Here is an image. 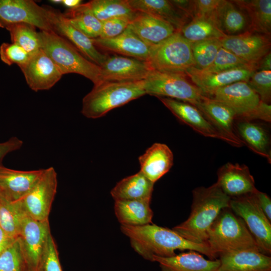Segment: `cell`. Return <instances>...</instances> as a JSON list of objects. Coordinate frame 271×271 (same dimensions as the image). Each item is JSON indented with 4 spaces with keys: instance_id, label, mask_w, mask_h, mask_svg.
<instances>
[{
    "instance_id": "3957f363",
    "label": "cell",
    "mask_w": 271,
    "mask_h": 271,
    "mask_svg": "<svg viewBox=\"0 0 271 271\" xmlns=\"http://www.w3.org/2000/svg\"><path fill=\"white\" fill-rule=\"evenodd\" d=\"M40 48L55 63L63 75L80 74L94 85L101 82L100 67L80 54L67 39L53 31L38 32Z\"/></svg>"
},
{
    "instance_id": "d4e9b609",
    "label": "cell",
    "mask_w": 271,
    "mask_h": 271,
    "mask_svg": "<svg viewBox=\"0 0 271 271\" xmlns=\"http://www.w3.org/2000/svg\"><path fill=\"white\" fill-rule=\"evenodd\" d=\"M141 172L155 183L169 171L173 165L172 151L165 144L155 143L139 158Z\"/></svg>"
},
{
    "instance_id": "db71d44e",
    "label": "cell",
    "mask_w": 271,
    "mask_h": 271,
    "mask_svg": "<svg viewBox=\"0 0 271 271\" xmlns=\"http://www.w3.org/2000/svg\"><path fill=\"white\" fill-rule=\"evenodd\" d=\"M1 191H0V197H1Z\"/></svg>"
},
{
    "instance_id": "4dcf8cb0",
    "label": "cell",
    "mask_w": 271,
    "mask_h": 271,
    "mask_svg": "<svg viewBox=\"0 0 271 271\" xmlns=\"http://www.w3.org/2000/svg\"><path fill=\"white\" fill-rule=\"evenodd\" d=\"M150 202L143 200H115V214L121 225L141 226L150 224L153 216Z\"/></svg>"
},
{
    "instance_id": "f35d334b",
    "label": "cell",
    "mask_w": 271,
    "mask_h": 271,
    "mask_svg": "<svg viewBox=\"0 0 271 271\" xmlns=\"http://www.w3.org/2000/svg\"><path fill=\"white\" fill-rule=\"evenodd\" d=\"M195 68L203 70L213 62L219 49L221 39H212L191 43Z\"/></svg>"
},
{
    "instance_id": "8992f818",
    "label": "cell",
    "mask_w": 271,
    "mask_h": 271,
    "mask_svg": "<svg viewBox=\"0 0 271 271\" xmlns=\"http://www.w3.org/2000/svg\"><path fill=\"white\" fill-rule=\"evenodd\" d=\"M206 96L227 105L236 118L271 121L270 104L262 101L247 82L239 81L218 88Z\"/></svg>"
},
{
    "instance_id": "8d00e7d4",
    "label": "cell",
    "mask_w": 271,
    "mask_h": 271,
    "mask_svg": "<svg viewBox=\"0 0 271 271\" xmlns=\"http://www.w3.org/2000/svg\"><path fill=\"white\" fill-rule=\"evenodd\" d=\"M2 28L9 32L12 43L21 46L31 56L41 49L38 32L35 27L26 23H16Z\"/></svg>"
},
{
    "instance_id": "f1b7e54d",
    "label": "cell",
    "mask_w": 271,
    "mask_h": 271,
    "mask_svg": "<svg viewBox=\"0 0 271 271\" xmlns=\"http://www.w3.org/2000/svg\"><path fill=\"white\" fill-rule=\"evenodd\" d=\"M154 183L141 172L127 177L118 182L110 192L115 200H143L150 201Z\"/></svg>"
},
{
    "instance_id": "74e56055",
    "label": "cell",
    "mask_w": 271,
    "mask_h": 271,
    "mask_svg": "<svg viewBox=\"0 0 271 271\" xmlns=\"http://www.w3.org/2000/svg\"><path fill=\"white\" fill-rule=\"evenodd\" d=\"M28 263L20 237L0 254V271H28Z\"/></svg>"
},
{
    "instance_id": "c3c4849f",
    "label": "cell",
    "mask_w": 271,
    "mask_h": 271,
    "mask_svg": "<svg viewBox=\"0 0 271 271\" xmlns=\"http://www.w3.org/2000/svg\"><path fill=\"white\" fill-rule=\"evenodd\" d=\"M271 54L270 52L265 55L259 62L256 71H270Z\"/></svg>"
},
{
    "instance_id": "4316f807",
    "label": "cell",
    "mask_w": 271,
    "mask_h": 271,
    "mask_svg": "<svg viewBox=\"0 0 271 271\" xmlns=\"http://www.w3.org/2000/svg\"><path fill=\"white\" fill-rule=\"evenodd\" d=\"M127 2L134 11L162 19L172 25L178 31L188 23L189 18L170 1L127 0Z\"/></svg>"
},
{
    "instance_id": "bcb514c9",
    "label": "cell",
    "mask_w": 271,
    "mask_h": 271,
    "mask_svg": "<svg viewBox=\"0 0 271 271\" xmlns=\"http://www.w3.org/2000/svg\"><path fill=\"white\" fill-rule=\"evenodd\" d=\"M23 144V141L16 137L5 142L0 143V166L3 165V159L8 154L20 149Z\"/></svg>"
},
{
    "instance_id": "e0dca14e",
    "label": "cell",
    "mask_w": 271,
    "mask_h": 271,
    "mask_svg": "<svg viewBox=\"0 0 271 271\" xmlns=\"http://www.w3.org/2000/svg\"><path fill=\"white\" fill-rule=\"evenodd\" d=\"M157 97L177 118L195 131L206 137L223 140L230 145L229 141L195 106L171 98Z\"/></svg>"
},
{
    "instance_id": "ab89813d",
    "label": "cell",
    "mask_w": 271,
    "mask_h": 271,
    "mask_svg": "<svg viewBox=\"0 0 271 271\" xmlns=\"http://www.w3.org/2000/svg\"><path fill=\"white\" fill-rule=\"evenodd\" d=\"M249 66L252 65L221 47L212 64L207 69L202 71L208 73H216Z\"/></svg>"
},
{
    "instance_id": "7a4b0ae2",
    "label": "cell",
    "mask_w": 271,
    "mask_h": 271,
    "mask_svg": "<svg viewBox=\"0 0 271 271\" xmlns=\"http://www.w3.org/2000/svg\"><path fill=\"white\" fill-rule=\"evenodd\" d=\"M191 211L188 219L172 229L185 239L198 244H207L208 231L220 212L229 207L231 198L216 182L192 191Z\"/></svg>"
},
{
    "instance_id": "1f68e13d",
    "label": "cell",
    "mask_w": 271,
    "mask_h": 271,
    "mask_svg": "<svg viewBox=\"0 0 271 271\" xmlns=\"http://www.w3.org/2000/svg\"><path fill=\"white\" fill-rule=\"evenodd\" d=\"M232 2L242 11L246 12L250 21L248 31L270 35V0H236Z\"/></svg>"
},
{
    "instance_id": "d6a6232c",
    "label": "cell",
    "mask_w": 271,
    "mask_h": 271,
    "mask_svg": "<svg viewBox=\"0 0 271 271\" xmlns=\"http://www.w3.org/2000/svg\"><path fill=\"white\" fill-rule=\"evenodd\" d=\"M63 15L72 26L89 38L99 37L101 22L94 16L87 3L69 9Z\"/></svg>"
},
{
    "instance_id": "9c48e42d",
    "label": "cell",
    "mask_w": 271,
    "mask_h": 271,
    "mask_svg": "<svg viewBox=\"0 0 271 271\" xmlns=\"http://www.w3.org/2000/svg\"><path fill=\"white\" fill-rule=\"evenodd\" d=\"M229 208L244 222L259 251L271 253V224L260 208L254 193L231 198Z\"/></svg>"
},
{
    "instance_id": "5bb4252c",
    "label": "cell",
    "mask_w": 271,
    "mask_h": 271,
    "mask_svg": "<svg viewBox=\"0 0 271 271\" xmlns=\"http://www.w3.org/2000/svg\"><path fill=\"white\" fill-rule=\"evenodd\" d=\"M100 67L101 82L142 81L152 70L146 61L118 55L108 56Z\"/></svg>"
},
{
    "instance_id": "603a6c76",
    "label": "cell",
    "mask_w": 271,
    "mask_h": 271,
    "mask_svg": "<svg viewBox=\"0 0 271 271\" xmlns=\"http://www.w3.org/2000/svg\"><path fill=\"white\" fill-rule=\"evenodd\" d=\"M96 47L114 52L123 56L147 61L151 47L127 28L118 36L109 39H92Z\"/></svg>"
},
{
    "instance_id": "d590c367",
    "label": "cell",
    "mask_w": 271,
    "mask_h": 271,
    "mask_svg": "<svg viewBox=\"0 0 271 271\" xmlns=\"http://www.w3.org/2000/svg\"><path fill=\"white\" fill-rule=\"evenodd\" d=\"M25 213L20 201H9L1 194L0 227L9 237L14 239L19 237L21 222Z\"/></svg>"
},
{
    "instance_id": "f907efd6",
    "label": "cell",
    "mask_w": 271,
    "mask_h": 271,
    "mask_svg": "<svg viewBox=\"0 0 271 271\" xmlns=\"http://www.w3.org/2000/svg\"><path fill=\"white\" fill-rule=\"evenodd\" d=\"M82 4L81 0H62V4L69 9L75 8Z\"/></svg>"
},
{
    "instance_id": "9a60e30c",
    "label": "cell",
    "mask_w": 271,
    "mask_h": 271,
    "mask_svg": "<svg viewBox=\"0 0 271 271\" xmlns=\"http://www.w3.org/2000/svg\"><path fill=\"white\" fill-rule=\"evenodd\" d=\"M49 19L54 32L66 38L86 58L101 66L108 55L100 52L94 45L92 39L72 26L58 10L47 7Z\"/></svg>"
},
{
    "instance_id": "ffe728a7",
    "label": "cell",
    "mask_w": 271,
    "mask_h": 271,
    "mask_svg": "<svg viewBox=\"0 0 271 271\" xmlns=\"http://www.w3.org/2000/svg\"><path fill=\"white\" fill-rule=\"evenodd\" d=\"M196 107L229 141L231 145L243 146L235 129V114L229 107L205 95Z\"/></svg>"
},
{
    "instance_id": "ee69618b",
    "label": "cell",
    "mask_w": 271,
    "mask_h": 271,
    "mask_svg": "<svg viewBox=\"0 0 271 271\" xmlns=\"http://www.w3.org/2000/svg\"><path fill=\"white\" fill-rule=\"evenodd\" d=\"M130 21L124 18H114L101 22V29L98 38L109 39L122 33L128 27Z\"/></svg>"
},
{
    "instance_id": "ba28073f",
    "label": "cell",
    "mask_w": 271,
    "mask_h": 271,
    "mask_svg": "<svg viewBox=\"0 0 271 271\" xmlns=\"http://www.w3.org/2000/svg\"><path fill=\"white\" fill-rule=\"evenodd\" d=\"M186 74L152 69L143 80L146 94L165 97L189 103L195 107L204 95L190 82Z\"/></svg>"
},
{
    "instance_id": "681fc988",
    "label": "cell",
    "mask_w": 271,
    "mask_h": 271,
    "mask_svg": "<svg viewBox=\"0 0 271 271\" xmlns=\"http://www.w3.org/2000/svg\"><path fill=\"white\" fill-rule=\"evenodd\" d=\"M9 237L0 227V254L15 240Z\"/></svg>"
},
{
    "instance_id": "7dc6e473",
    "label": "cell",
    "mask_w": 271,
    "mask_h": 271,
    "mask_svg": "<svg viewBox=\"0 0 271 271\" xmlns=\"http://www.w3.org/2000/svg\"><path fill=\"white\" fill-rule=\"evenodd\" d=\"M258 203L267 219L271 221V200L265 193L257 189L254 192Z\"/></svg>"
},
{
    "instance_id": "277c9868",
    "label": "cell",
    "mask_w": 271,
    "mask_h": 271,
    "mask_svg": "<svg viewBox=\"0 0 271 271\" xmlns=\"http://www.w3.org/2000/svg\"><path fill=\"white\" fill-rule=\"evenodd\" d=\"M146 94L143 80L103 81L94 85L83 98L81 112L88 118H97L111 110Z\"/></svg>"
},
{
    "instance_id": "e575fe53",
    "label": "cell",
    "mask_w": 271,
    "mask_h": 271,
    "mask_svg": "<svg viewBox=\"0 0 271 271\" xmlns=\"http://www.w3.org/2000/svg\"><path fill=\"white\" fill-rule=\"evenodd\" d=\"M87 4L101 22L114 18L127 19L131 21L138 12L130 7L127 0H92Z\"/></svg>"
},
{
    "instance_id": "8fae6325",
    "label": "cell",
    "mask_w": 271,
    "mask_h": 271,
    "mask_svg": "<svg viewBox=\"0 0 271 271\" xmlns=\"http://www.w3.org/2000/svg\"><path fill=\"white\" fill-rule=\"evenodd\" d=\"M16 23L53 31L47 7L40 6L31 0H0V27Z\"/></svg>"
},
{
    "instance_id": "f546056e",
    "label": "cell",
    "mask_w": 271,
    "mask_h": 271,
    "mask_svg": "<svg viewBox=\"0 0 271 271\" xmlns=\"http://www.w3.org/2000/svg\"><path fill=\"white\" fill-rule=\"evenodd\" d=\"M213 16L218 27L226 36L236 35L248 30L247 16L232 1L222 0Z\"/></svg>"
},
{
    "instance_id": "44dd1931",
    "label": "cell",
    "mask_w": 271,
    "mask_h": 271,
    "mask_svg": "<svg viewBox=\"0 0 271 271\" xmlns=\"http://www.w3.org/2000/svg\"><path fill=\"white\" fill-rule=\"evenodd\" d=\"M44 169L20 171L0 166V191L11 201L21 200L40 178Z\"/></svg>"
},
{
    "instance_id": "2e32d148",
    "label": "cell",
    "mask_w": 271,
    "mask_h": 271,
    "mask_svg": "<svg viewBox=\"0 0 271 271\" xmlns=\"http://www.w3.org/2000/svg\"><path fill=\"white\" fill-rule=\"evenodd\" d=\"M49 220H35L26 213L22 218L19 237L29 265L38 268L50 233Z\"/></svg>"
},
{
    "instance_id": "484cf974",
    "label": "cell",
    "mask_w": 271,
    "mask_h": 271,
    "mask_svg": "<svg viewBox=\"0 0 271 271\" xmlns=\"http://www.w3.org/2000/svg\"><path fill=\"white\" fill-rule=\"evenodd\" d=\"M161 271H217L218 259H206L200 253L189 250L169 257L154 256Z\"/></svg>"
},
{
    "instance_id": "f5cc1de1",
    "label": "cell",
    "mask_w": 271,
    "mask_h": 271,
    "mask_svg": "<svg viewBox=\"0 0 271 271\" xmlns=\"http://www.w3.org/2000/svg\"><path fill=\"white\" fill-rule=\"evenodd\" d=\"M50 2L55 4H60L62 3V0H51Z\"/></svg>"
},
{
    "instance_id": "b9f144b4",
    "label": "cell",
    "mask_w": 271,
    "mask_h": 271,
    "mask_svg": "<svg viewBox=\"0 0 271 271\" xmlns=\"http://www.w3.org/2000/svg\"><path fill=\"white\" fill-rule=\"evenodd\" d=\"M38 268L39 271H62L57 248L51 233L44 246Z\"/></svg>"
},
{
    "instance_id": "836d02e7",
    "label": "cell",
    "mask_w": 271,
    "mask_h": 271,
    "mask_svg": "<svg viewBox=\"0 0 271 271\" xmlns=\"http://www.w3.org/2000/svg\"><path fill=\"white\" fill-rule=\"evenodd\" d=\"M179 32L191 43L212 39H221L226 36L218 27L213 16L193 18Z\"/></svg>"
},
{
    "instance_id": "816d5d0a",
    "label": "cell",
    "mask_w": 271,
    "mask_h": 271,
    "mask_svg": "<svg viewBox=\"0 0 271 271\" xmlns=\"http://www.w3.org/2000/svg\"><path fill=\"white\" fill-rule=\"evenodd\" d=\"M28 271H39V269L38 268L33 267L28 264Z\"/></svg>"
},
{
    "instance_id": "7402d4cb",
    "label": "cell",
    "mask_w": 271,
    "mask_h": 271,
    "mask_svg": "<svg viewBox=\"0 0 271 271\" xmlns=\"http://www.w3.org/2000/svg\"><path fill=\"white\" fill-rule=\"evenodd\" d=\"M127 28L150 47L159 44L178 31L165 20L139 12L130 22Z\"/></svg>"
},
{
    "instance_id": "4fadbf2b",
    "label": "cell",
    "mask_w": 271,
    "mask_h": 271,
    "mask_svg": "<svg viewBox=\"0 0 271 271\" xmlns=\"http://www.w3.org/2000/svg\"><path fill=\"white\" fill-rule=\"evenodd\" d=\"M29 87L35 91L48 90L63 74L53 60L40 49L20 67Z\"/></svg>"
},
{
    "instance_id": "60d3db41",
    "label": "cell",
    "mask_w": 271,
    "mask_h": 271,
    "mask_svg": "<svg viewBox=\"0 0 271 271\" xmlns=\"http://www.w3.org/2000/svg\"><path fill=\"white\" fill-rule=\"evenodd\" d=\"M247 83L262 101L269 104L271 99V71H255Z\"/></svg>"
},
{
    "instance_id": "f6af8a7d",
    "label": "cell",
    "mask_w": 271,
    "mask_h": 271,
    "mask_svg": "<svg viewBox=\"0 0 271 271\" xmlns=\"http://www.w3.org/2000/svg\"><path fill=\"white\" fill-rule=\"evenodd\" d=\"M222 0L192 1V18L212 16Z\"/></svg>"
},
{
    "instance_id": "5b68a950",
    "label": "cell",
    "mask_w": 271,
    "mask_h": 271,
    "mask_svg": "<svg viewBox=\"0 0 271 271\" xmlns=\"http://www.w3.org/2000/svg\"><path fill=\"white\" fill-rule=\"evenodd\" d=\"M207 243L217 257L221 254L235 251H259L243 220L229 207L223 209L211 225Z\"/></svg>"
},
{
    "instance_id": "7bdbcfd3",
    "label": "cell",
    "mask_w": 271,
    "mask_h": 271,
    "mask_svg": "<svg viewBox=\"0 0 271 271\" xmlns=\"http://www.w3.org/2000/svg\"><path fill=\"white\" fill-rule=\"evenodd\" d=\"M31 55L19 45L11 43H3L0 46L1 60L9 66L14 64L20 68L27 63Z\"/></svg>"
},
{
    "instance_id": "d6986e66",
    "label": "cell",
    "mask_w": 271,
    "mask_h": 271,
    "mask_svg": "<svg viewBox=\"0 0 271 271\" xmlns=\"http://www.w3.org/2000/svg\"><path fill=\"white\" fill-rule=\"evenodd\" d=\"M217 174L216 183L231 198L253 193L257 190L254 178L245 165L227 163L218 170Z\"/></svg>"
},
{
    "instance_id": "cb8c5ba5",
    "label": "cell",
    "mask_w": 271,
    "mask_h": 271,
    "mask_svg": "<svg viewBox=\"0 0 271 271\" xmlns=\"http://www.w3.org/2000/svg\"><path fill=\"white\" fill-rule=\"evenodd\" d=\"M219 257L217 271H271V257L258 251H231Z\"/></svg>"
},
{
    "instance_id": "7c38bea8",
    "label": "cell",
    "mask_w": 271,
    "mask_h": 271,
    "mask_svg": "<svg viewBox=\"0 0 271 271\" xmlns=\"http://www.w3.org/2000/svg\"><path fill=\"white\" fill-rule=\"evenodd\" d=\"M222 47L256 68L260 60L270 52V36L247 31L221 39Z\"/></svg>"
},
{
    "instance_id": "30bf717a",
    "label": "cell",
    "mask_w": 271,
    "mask_h": 271,
    "mask_svg": "<svg viewBox=\"0 0 271 271\" xmlns=\"http://www.w3.org/2000/svg\"><path fill=\"white\" fill-rule=\"evenodd\" d=\"M57 185V175L54 168L51 167L44 169L32 189L20 200L26 214L37 220H49Z\"/></svg>"
},
{
    "instance_id": "52a82bcc",
    "label": "cell",
    "mask_w": 271,
    "mask_h": 271,
    "mask_svg": "<svg viewBox=\"0 0 271 271\" xmlns=\"http://www.w3.org/2000/svg\"><path fill=\"white\" fill-rule=\"evenodd\" d=\"M153 70L186 74L195 67L191 42L177 31L159 44L151 47L146 61Z\"/></svg>"
},
{
    "instance_id": "6da1fadb",
    "label": "cell",
    "mask_w": 271,
    "mask_h": 271,
    "mask_svg": "<svg viewBox=\"0 0 271 271\" xmlns=\"http://www.w3.org/2000/svg\"><path fill=\"white\" fill-rule=\"evenodd\" d=\"M121 232L130 240L133 249L146 260L153 261L154 256L169 257L175 250H188L205 255L210 259L217 256L207 244L191 242L172 229L155 224L141 226L120 225Z\"/></svg>"
},
{
    "instance_id": "ac0fdd59",
    "label": "cell",
    "mask_w": 271,
    "mask_h": 271,
    "mask_svg": "<svg viewBox=\"0 0 271 271\" xmlns=\"http://www.w3.org/2000/svg\"><path fill=\"white\" fill-rule=\"evenodd\" d=\"M255 67L249 66L208 73L192 67L186 72L193 84L207 96L214 90L239 81L247 82Z\"/></svg>"
},
{
    "instance_id": "83f0119b",
    "label": "cell",
    "mask_w": 271,
    "mask_h": 271,
    "mask_svg": "<svg viewBox=\"0 0 271 271\" xmlns=\"http://www.w3.org/2000/svg\"><path fill=\"white\" fill-rule=\"evenodd\" d=\"M235 129L243 144L270 162V139L264 126L252 120L239 119L235 122Z\"/></svg>"
}]
</instances>
